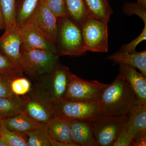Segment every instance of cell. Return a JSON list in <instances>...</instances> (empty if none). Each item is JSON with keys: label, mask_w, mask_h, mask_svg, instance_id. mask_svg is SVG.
<instances>
[{"label": "cell", "mask_w": 146, "mask_h": 146, "mask_svg": "<svg viewBox=\"0 0 146 146\" xmlns=\"http://www.w3.org/2000/svg\"><path fill=\"white\" fill-rule=\"evenodd\" d=\"M58 18L68 15L65 0H41Z\"/></svg>", "instance_id": "29"}, {"label": "cell", "mask_w": 146, "mask_h": 146, "mask_svg": "<svg viewBox=\"0 0 146 146\" xmlns=\"http://www.w3.org/2000/svg\"><path fill=\"white\" fill-rule=\"evenodd\" d=\"M16 0H0V7L5 23V31L10 30L16 24Z\"/></svg>", "instance_id": "23"}, {"label": "cell", "mask_w": 146, "mask_h": 146, "mask_svg": "<svg viewBox=\"0 0 146 146\" xmlns=\"http://www.w3.org/2000/svg\"><path fill=\"white\" fill-rule=\"evenodd\" d=\"M90 16L108 23L112 9L109 0H84Z\"/></svg>", "instance_id": "21"}, {"label": "cell", "mask_w": 146, "mask_h": 146, "mask_svg": "<svg viewBox=\"0 0 146 146\" xmlns=\"http://www.w3.org/2000/svg\"><path fill=\"white\" fill-rule=\"evenodd\" d=\"M21 68L35 82L52 70L59 62L54 53L21 46Z\"/></svg>", "instance_id": "3"}, {"label": "cell", "mask_w": 146, "mask_h": 146, "mask_svg": "<svg viewBox=\"0 0 146 146\" xmlns=\"http://www.w3.org/2000/svg\"><path fill=\"white\" fill-rule=\"evenodd\" d=\"M40 0H16V24L18 27L25 23L36 8Z\"/></svg>", "instance_id": "22"}, {"label": "cell", "mask_w": 146, "mask_h": 146, "mask_svg": "<svg viewBox=\"0 0 146 146\" xmlns=\"http://www.w3.org/2000/svg\"><path fill=\"white\" fill-rule=\"evenodd\" d=\"M101 115H127L138 103L135 92L121 73L103 92L100 100Z\"/></svg>", "instance_id": "1"}, {"label": "cell", "mask_w": 146, "mask_h": 146, "mask_svg": "<svg viewBox=\"0 0 146 146\" xmlns=\"http://www.w3.org/2000/svg\"><path fill=\"white\" fill-rule=\"evenodd\" d=\"M21 76H23V73L18 72L0 74V98L13 95L11 89V83L14 78Z\"/></svg>", "instance_id": "27"}, {"label": "cell", "mask_w": 146, "mask_h": 146, "mask_svg": "<svg viewBox=\"0 0 146 146\" xmlns=\"http://www.w3.org/2000/svg\"><path fill=\"white\" fill-rule=\"evenodd\" d=\"M71 73L69 68L60 63L49 73L34 82L54 104L65 100Z\"/></svg>", "instance_id": "5"}, {"label": "cell", "mask_w": 146, "mask_h": 146, "mask_svg": "<svg viewBox=\"0 0 146 146\" xmlns=\"http://www.w3.org/2000/svg\"><path fill=\"white\" fill-rule=\"evenodd\" d=\"M87 51L106 52L108 50V23L91 17L81 27Z\"/></svg>", "instance_id": "9"}, {"label": "cell", "mask_w": 146, "mask_h": 146, "mask_svg": "<svg viewBox=\"0 0 146 146\" xmlns=\"http://www.w3.org/2000/svg\"><path fill=\"white\" fill-rule=\"evenodd\" d=\"M19 27L22 46L48 51L56 54V49L52 42L31 24L27 22Z\"/></svg>", "instance_id": "12"}, {"label": "cell", "mask_w": 146, "mask_h": 146, "mask_svg": "<svg viewBox=\"0 0 146 146\" xmlns=\"http://www.w3.org/2000/svg\"><path fill=\"white\" fill-rule=\"evenodd\" d=\"M23 112L21 97L13 94L9 96L0 98V121Z\"/></svg>", "instance_id": "19"}, {"label": "cell", "mask_w": 146, "mask_h": 146, "mask_svg": "<svg viewBox=\"0 0 146 146\" xmlns=\"http://www.w3.org/2000/svg\"><path fill=\"white\" fill-rule=\"evenodd\" d=\"M21 46L19 27L16 24L0 37V52L23 72L21 68Z\"/></svg>", "instance_id": "11"}, {"label": "cell", "mask_w": 146, "mask_h": 146, "mask_svg": "<svg viewBox=\"0 0 146 146\" xmlns=\"http://www.w3.org/2000/svg\"><path fill=\"white\" fill-rule=\"evenodd\" d=\"M44 126L52 146H77L72 140L70 120L56 117Z\"/></svg>", "instance_id": "13"}, {"label": "cell", "mask_w": 146, "mask_h": 146, "mask_svg": "<svg viewBox=\"0 0 146 146\" xmlns=\"http://www.w3.org/2000/svg\"><path fill=\"white\" fill-rule=\"evenodd\" d=\"M5 29V23L2 12L0 7V31Z\"/></svg>", "instance_id": "34"}, {"label": "cell", "mask_w": 146, "mask_h": 146, "mask_svg": "<svg viewBox=\"0 0 146 146\" xmlns=\"http://www.w3.org/2000/svg\"><path fill=\"white\" fill-rule=\"evenodd\" d=\"M146 40V25H145L143 29L141 34L133 41L128 44L123 45L119 52L124 53H131L136 51L137 46L141 42Z\"/></svg>", "instance_id": "30"}, {"label": "cell", "mask_w": 146, "mask_h": 146, "mask_svg": "<svg viewBox=\"0 0 146 146\" xmlns=\"http://www.w3.org/2000/svg\"><path fill=\"white\" fill-rule=\"evenodd\" d=\"M1 121L9 130L21 134H26L41 126L24 112Z\"/></svg>", "instance_id": "18"}, {"label": "cell", "mask_w": 146, "mask_h": 146, "mask_svg": "<svg viewBox=\"0 0 146 146\" xmlns=\"http://www.w3.org/2000/svg\"><path fill=\"white\" fill-rule=\"evenodd\" d=\"M119 72L135 92L138 102L146 104V77L138 72L136 68L126 64H119Z\"/></svg>", "instance_id": "14"}, {"label": "cell", "mask_w": 146, "mask_h": 146, "mask_svg": "<svg viewBox=\"0 0 146 146\" xmlns=\"http://www.w3.org/2000/svg\"><path fill=\"white\" fill-rule=\"evenodd\" d=\"M0 139L5 141L8 146H28L27 134H21L11 131L2 122L0 129Z\"/></svg>", "instance_id": "25"}, {"label": "cell", "mask_w": 146, "mask_h": 146, "mask_svg": "<svg viewBox=\"0 0 146 146\" xmlns=\"http://www.w3.org/2000/svg\"><path fill=\"white\" fill-rule=\"evenodd\" d=\"M0 146H8V145L5 141L0 139Z\"/></svg>", "instance_id": "36"}, {"label": "cell", "mask_w": 146, "mask_h": 146, "mask_svg": "<svg viewBox=\"0 0 146 146\" xmlns=\"http://www.w3.org/2000/svg\"><path fill=\"white\" fill-rule=\"evenodd\" d=\"M146 133L133 138L131 146H145L146 145Z\"/></svg>", "instance_id": "33"}, {"label": "cell", "mask_w": 146, "mask_h": 146, "mask_svg": "<svg viewBox=\"0 0 146 146\" xmlns=\"http://www.w3.org/2000/svg\"><path fill=\"white\" fill-rule=\"evenodd\" d=\"M1 122L0 121V129H1Z\"/></svg>", "instance_id": "37"}, {"label": "cell", "mask_w": 146, "mask_h": 146, "mask_svg": "<svg viewBox=\"0 0 146 146\" xmlns=\"http://www.w3.org/2000/svg\"><path fill=\"white\" fill-rule=\"evenodd\" d=\"M56 55L80 56L86 50L81 27L68 15L58 18V29L54 44Z\"/></svg>", "instance_id": "2"}, {"label": "cell", "mask_w": 146, "mask_h": 146, "mask_svg": "<svg viewBox=\"0 0 146 146\" xmlns=\"http://www.w3.org/2000/svg\"><path fill=\"white\" fill-rule=\"evenodd\" d=\"M136 2L144 8L146 9V0H136Z\"/></svg>", "instance_id": "35"}, {"label": "cell", "mask_w": 146, "mask_h": 146, "mask_svg": "<svg viewBox=\"0 0 146 146\" xmlns=\"http://www.w3.org/2000/svg\"><path fill=\"white\" fill-rule=\"evenodd\" d=\"M124 13L129 16L136 15L143 20L144 25H146V9L138 4L137 2L125 3L123 6Z\"/></svg>", "instance_id": "28"}, {"label": "cell", "mask_w": 146, "mask_h": 146, "mask_svg": "<svg viewBox=\"0 0 146 146\" xmlns=\"http://www.w3.org/2000/svg\"><path fill=\"white\" fill-rule=\"evenodd\" d=\"M127 119V115H100L86 121L91 127L98 146H113Z\"/></svg>", "instance_id": "6"}, {"label": "cell", "mask_w": 146, "mask_h": 146, "mask_svg": "<svg viewBox=\"0 0 146 146\" xmlns=\"http://www.w3.org/2000/svg\"><path fill=\"white\" fill-rule=\"evenodd\" d=\"M67 14L80 27L91 18L84 0H65Z\"/></svg>", "instance_id": "20"}, {"label": "cell", "mask_w": 146, "mask_h": 146, "mask_svg": "<svg viewBox=\"0 0 146 146\" xmlns=\"http://www.w3.org/2000/svg\"><path fill=\"white\" fill-rule=\"evenodd\" d=\"M70 120L73 143L77 146H99L88 123L86 121Z\"/></svg>", "instance_id": "15"}, {"label": "cell", "mask_w": 146, "mask_h": 146, "mask_svg": "<svg viewBox=\"0 0 146 146\" xmlns=\"http://www.w3.org/2000/svg\"><path fill=\"white\" fill-rule=\"evenodd\" d=\"M21 98L24 112L40 125H46L53 118L59 117L54 104L35 84Z\"/></svg>", "instance_id": "4"}, {"label": "cell", "mask_w": 146, "mask_h": 146, "mask_svg": "<svg viewBox=\"0 0 146 146\" xmlns=\"http://www.w3.org/2000/svg\"><path fill=\"white\" fill-rule=\"evenodd\" d=\"M27 136L28 146H52V141L44 125L27 133Z\"/></svg>", "instance_id": "24"}, {"label": "cell", "mask_w": 146, "mask_h": 146, "mask_svg": "<svg viewBox=\"0 0 146 146\" xmlns=\"http://www.w3.org/2000/svg\"><path fill=\"white\" fill-rule=\"evenodd\" d=\"M57 115L68 120L86 121L101 115L98 101H72L65 100L54 104Z\"/></svg>", "instance_id": "8"}, {"label": "cell", "mask_w": 146, "mask_h": 146, "mask_svg": "<svg viewBox=\"0 0 146 146\" xmlns=\"http://www.w3.org/2000/svg\"><path fill=\"white\" fill-rule=\"evenodd\" d=\"M32 85L30 80L23 76H19L13 80L11 83V89L14 95L22 97L31 90Z\"/></svg>", "instance_id": "26"}, {"label": "cell", "mask_w": 146, "mask_h": 146, "mask_svg": "<svg viewBox=\"0 0 146 146\" xmlns=\"http://www.w3.org/2000/svg\"><path fill=\"white\" fill-rule=\"evenodd\" d=\"M125 125L134 138L146 133V104L138 102L127 114Z\"/></svg>", "instance_id": "16"}, {"label": "cell", "mask_w": 146, "mask_h": 146, "mask_svg": "<svg viewBox=\"0 0 146 146\" xmlns=\"http://www.w3.org/2000/svg\"><path fill=\"white\" fill-rule=\"evenodd\" d=\"M109 84L87 81L71 73L65 99L72 101H98Z\"/></svg>", "instance_id": "7"}, {"label": "cell", "mask_w": 146, "mask_h": 146, "mask_svg": "<svg viewBox=\"0 0 146 146\" xmlns=\"http://www.w3.org/2000/svg\"><path fill=\"white\" fill-rule=\"evenodd\" d=\"M106 58L111 60L114 65L124 64L133 66L146 77V50L131 53L118 51L108 56Z\"/></svg>", "instance_id": "17"}, {"label": "cell", "mask_w": 146, "mask_h": 146, "mask_svg": "<svg viewBox=\"0 0 146 146\" xmlns=\"http://www.w3.org/2000/svg\"><path fill=\"white\" fill-rule=\"evenodd\" d=\"M27 22L46 35L54 45L58 29V18L41 0Z\"/></svg>", "instance_id": "10"}, {"label": "cell", "mask_w": 146, "mask_h": 146, "mask_svg": "<svg viewBox=\"0 0 146 146\" xmlns=\"http://www.w3.org/2000/svg\"><path fill=\"white\" fill-rule=\"evenodd\" d=\"M133 138L134 136L125 125L120 132L113 146H131Z\"/></svg>", "instance_id": "31"}, {"label": "cell", "mask_w": 146, "mask_h": 146, "mask_svg": "<svg viewBox=\"0 0 146 146\" xmlns=\"http://www.w3.org/2000/svg\"><path fill=\"white\" fill-rule=\"evenodd\" d=\"M15 72L24 73L8 58L0 52V74Z\"/></svg>", "instance_id": "32"}]
</instances>
